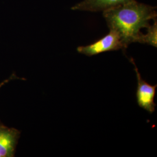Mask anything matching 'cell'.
<instances>
[{"mask_svg":"<svg viewBox=\"0 0 157 157\" xmlns=\"http://www.w3.org/2000/svg\"><path fill=\"white\" fill-rule=\"evenodd\" d=\"M147 32L146 34H142L139 43L151 45L155 48L157 47V19H154L152 25L147 28Z\"/></svg>","mask_w":157,"mask_h":157,"instance_id":"8992f818","label":"cell"},{"mask_svg":"<svg viewBox=\"0 0 157 157\" xmlns=\"http://www.w3.org/2000/svg\"><path fill=\"white\" fill-rule=\"evenodd\" d=\"M134 0H83L72 7V10L105 11Z\"/></svg>","mask_w":157,"mask_h":157,"instance_id":"5b68a950","label":"cell"},{"mask_svg":"<svg viewBox=\"0 0 157 157\" xmlns=\"http://www.w3.org/2000/svg\"><path fill=\"white\" fill-rule=\"evenodd\" d=\"M155 9L134 0L103 12V17L109 30L119 34L124 51L130 44L139 43L141 29L147 28L150 21L157 19Z\"/></svg>","mask_w":157,"mask_h":157,"instance_id":"6da1fadb","label":"cell"},{"mask_svg":"<svg viewBox=\"0 0 157 157\" xmlns=\"http://www.w3.org/2000/svg\"><path fill=\"white\" fill-rule=\"evenodd\" d=\"M124 50L121 38L118 32L110 30L109 33L95 42L86 46H79L77 51L88 56H93L111 51Z\"/></svg>","mask_w":157,"mask_h":157,"instance_id":"7a4b0ae2","label":"cell"},{"mask_svg":"<svg viewBox=\"0 0 157 157\" xmlns=\"http://www.w3.org/2000/svg\"><path fill=\"white\" fill-rule=\"evenodd\" d=\"M8 80H5L4 82H2L1 84H0V87H1V86L3 85V84H4L5 83H6V82H7Z\"/></svg>","mask_w":157,"mask_h":157,"instance_id":"52a82bcc","label":"cell"},{"mask_svg":"<svg viewBox=\"0 0 157 157\" xmlns=\"http://www.w3.org/2000/svg\"><path fill=\"white\" fill-rule=\"evenodd\" d=\"M130 61L135 67V72L136 73L137 80V86L136 93L137 104L141 108L152 113L155 111L156 107V104L154 102V97L155 95L157 84L152 86L146 82L141 76L140 73H139L135 61L132 58L130 59Z\"/></svg>","mask_w":157,"mask_h":157,"instance_id":"3957f363","label":"cell"},{"mask_svg":"<svg viewBox=\"0 0 157 157\" xmlns=\"http://www.w3.org/2000/svg\"><path fill=\"white\" fill-rule=\"evenodd\" d=\"M19 132L0 124V157L14 156Z\"/></svg>","mask_w":157,"mask_h":157,"instance_id":"277c9868","label":"cell"}]
</instances>
